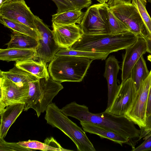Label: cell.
Returning a JSON list of instances; mask_svg holds the SVG:
<instances>
[{
    "label": "cell",
    "mask_w": 151,
    "mask_h": 151,
    "mask_svg": "<svg viewBox=\"0 0 151 151\" xmlns=\"http://www.w3.org/2000/svg\"><path fill=\"white\" fill-rule=\"evenodd\" d=\"M10 0H0V6H1L3 4L7 1Z\"/></svg>",
    "instance_id": "obj_38"
},
{
    "label": "cell",
    "mask_w": 151,
    "mask_h": 151,
    "mask_svg": "<svg viewBox=\"0 0 151 151\" xmlns=\"http://www.w3.org/2000/svg\"><path fill=\"white\" fill-rule=\"evenodd\" d=\"M140 129V135L138 140L151 133V115L146 117V126Z\"/></svg>",
    "instance_id": "obj_33"
},
{
    "label": "cell",
    "mask_w": 151,
    "mask_h": 151,
    "mask_svg": "<svg viewBox=\"0 0 151 151\" xmlns=\"http://www.w3.org/2000/svg\"><path fill=\"white\" fill-rule=\"evenodd\" d=\"M0 16L23 23L38 32L35 23V15L24 0L6 1L0 6Z\"/></svg>",
    "instance_id": "obj_11"
},
{
    "label": "cell",
    "mask_w": 151,
    "mask_h": 151,
    "mask_svg": "<svg viewBox=\"0 0 151 151\" xmlns=\"http://www.w3.org/2000/svg\"><path fill=\"white\" fill-rule=\"evenodd\" d=\"M0 22L5 27L38 40L39 33L28 26L20 22L11 20L0 16Z\"/></svg>",
    "instance_id": "obj_25"
},
{
    "label": "cell",
    "mask_w": 151,
    "mask_h": 151,
    "mask_svg": "<svg viewBox=\"0 0 151 151\" xmlns=\"http://www.w3.org/2000/svg\"><path fill=\"white\" fill-rule=\"evenodd\" d=\"M137 37L128 31L114 34L87 35L83 33L70 49L109 54L129 47L135 42Z\"/></svg>",
    "instance_id": "obj_2"
},
{
    "label": "cell",
    "mask_w": 151,
    "mask_h": 151,
    "mask_svg": "<svg viewBox=\"0 0 151 151\" xmlns=\"http://www.w3.org/2000/svg\"><path fill=\"white\" fill-rule=\"evenodd\" d=\"M45 111V119L47 123L58 128L70 138L78 151H96L85 132L69 119L55 103L49 104Z\"/></svg>",
    "instance_id": "obj_4"
},
{
    "label": "cell",
    "mask_w": 151,
    "mask_h": 151,
    "mask_svg": "<svg viewBox=\"0 0 151 151\" xmlns=\"http://www.w3.org/2000/svg\"><path fill=\"white\" fill-rule=\"evenodd\" d=\"M150 73L144 59L141 56L133 68L130 78L133 81L137 91L141 83L147 77Z\"/></svg>",
    "instance_id": "obj_24"
},
{
    "label": "cell",
    "mask_w": 151,
    "mask_h": 151,
    "mask_svg": "<svg viewBox=\"0 0 151 151\" xmlns=\"http://www.w3.org/2000/svg\"><path fill=\"white\" fill-rule=\"evenodd\" d=\"M6 45L7 48L36 49L38 43L37 40L33 37L13 31L10 41Z\"/></svg>",
    "instance_id": "obj_20"
},
{
    "label": "cell",
    "mask_w": 151,
    "mask_h": 151,
    "mask_svg": "<svg viewBox=\"0 0 151 151\" xmlns=\"http://www.w3.org/2000/svg\"><path fill=\"white\" fill-rule=\"evenodd\" d=\"M145 38L138 36L137 40L132 45L125 49L122 66V82L130 78L132 70L140 58L147 52Z\"/></svg>",
    "instance_id": "obj_14"
},
{
    "label": "cell",
    "mask_w": 151,
    "mask_h": 151,
    "mask_svg": "<svg viewBox=\"0 0 151 151\" xmlns=\"http://www.w3.org/2000/svg\"><path fill=\"white\" fill-rule=\"evenodd\" d=\"M108 16L107 34H117L129 31L128 28L116 17L109 7L108 9Z\"/></svg>",
    "instance_id": "obj_28"
},
{
    "label": "cell",
    "mask_w": 151,
    "mask_h": 151,
    "mask_svg": "<svg viewBox=\"0 0 151 151\" xmlns=\"http://www.w3.org/2000/svg\"><path fill=\"white\" fill-rule=\"evenodd\" d=\"M0 114L7 106L25 103L29 89V83L22 85L0 76Z\"/></svg>",
    "instance_id": "obj_10"
},
{
    "label": "cell",
    "mask_w": 151,
    "mask_h": 151,
    "mask_svg": "<svg viewBox=\"0 0 151 151\" xmlns=\"http://www.w3.org/2000/svg\"><path fill=\"white\" fill-rule=\"evenodd\" d=\"M151 85V70L137 91L134 101L125 115L140 128L146 126L148 96Z\"/></svg>",
    "instance_id": "obj_8"
},
{
    "label": "cell",
    "mask_w": 151,
    "mask_h": 151,
    "mask_svg": "<svg viewBox=\"0 0 151 151\" xmlns=\"http://www.w3.org/2000/svg\"><path fill=\"white\" fill-rule=\"evenodd\" d=\"M52 27L53 38L61 48L70 49L83 34L79 24L60 25L52 23Z\"/></svg>",
    "instance_id": "obj_13"
},
{
    "label": "cell",
    "mask_w": 151,
    "mask_h": 151,
    "mask_svg": "<svg viewBox=\"0 0 151 151\" xmlns=\"http://www.w3.org/2000/svg\"><path fill=\"white\" fill-rule=\"evenodd\" d=\"M148 1L151 4V0H148Z\"/></svg>",
    "instance_id": "obj_40"
},
{
    "label": "cell",
    "mask_w": 151,
    "mask_h": 151,
    "mask_svg": "<svg viewBox=\"0 0 151 151\" xmlns=\"http://www.w3.org/2000/svg\"><path fill=\"white\" fill-rule=\"evenodd\" d=\"M73 5L75 9L81 10L84 8L88 7L91 4V0H68Z\"/></svg>",
    "instance_id": "obj_32"
},
{
    "label": "cell",
    "mask_w": 151,
    "mask_h": 151,
    "mask_svg": "<svg viewBox=\"0 0 151 151\" xmlns=\"http://www.w3.org/2000/svg\"><path fill=\"white\" fill-rule=\"evenodd\" d=\"M144 38H145L146 43L147 52L151 54V40L149 39L147 36Z\"/></svg>",
    "instance_id": "obj_36"
},
{
    "label": "cell",
    "mask_w": 151,
    "mask_h": 151,
    "mask_svg": "<svg viewBox=\"0 0 151 151\" xmlns=\"http://www.w3.org/2000/svg\"><path fill=\"white\" fill-rule=\"evenodd\" d=\"M14 65L39 78L47 79L50 77L47 69L46 63L43 61H37L32 59L16 62Z\"/></svg>",
    "instance_id": "obj_18"
},
{
    "label": "cell",
    "mask_w": 151,
    "mask_h": 151,
    "mask_svg": "<svg viewBox=\"0 0 151 151\" xmlns=\"http://www.w3.org/2000/svg\"><path fill=\"white\" fill-rule=\"evenodd\" d=\"M85 12L75 9L52 16V23L57 24L68 25L80 24L83 17Z\"/></svg>",
    "instance_id": "obj_22"
},
{
    "label": "cell",
    "mask_w": 151,
    "mask_h": 151,
    "mask_svg": "<svg viewBox=\"0 0 151 151\" xmlns=\"http://www.w3.org/2000/svg\"><path fill=\"white\" fill-rule=\"evenodd\" d=\"M151 115V85L149 92L146 111L147 117Z\"/></svg>",
    "instance_id": "obj_35"
},
{
    "label": "cell",
    "mask_w": 151,
    "mask_h": 151,
    "mask_svg": "<svg viewBox=\"0 0 151 151\" xmlns=\"http://www.w3.org/2000/svg\"><path fill=\"white\" fill-rule=\"evenodd\" d=\"M0 76L22 85L38 80L40 79L15 65L8 71H4L0 70Z\"/></svg>",
    "instance_id": "obj_21"
},
{
    "label": "cell",
    "mask_w": 151,
    "mask_h": 151,
    "mask_svg": "<svg viewBox=\"0 0 151 151\" xmlns=\"http://www.w3.org/2000/svg\"><path fill=\"white\" fill-rule=\"evenodd\" d=\"M147 59L148 60L151 62V55H149L147 56Z\"/></svg>",
    "instance_id": "obj_39"
},
{
    "label": "cell",
    "mask_w": 151,
    "mask_h": 151,
    "mask_svg": "<svg viewBox=\"0 0 151 151\" xmlns=\"http://www.w3.org/2000/svg\"><path fill=\"white\" fill-rule=\"evenodd\" d=\"M107 3H98L89 7L79 24L84 34H107L108 9Z\"/></svg>",
    "instance_id": "obj_6"
},
{
    "label": "cell",
    "mask_w": 151,
    "mask_h": 151,
    "mask_svg": "<svg viewBox=\"0 0 151 151\" xmlns=\"http://www.w3.org/2000/svg\"><path fill=\"white\" fill-rule=\"evenodd\" d=\"M83 130L86 132L95 134L102 138H106L118 143L121 146L127 144L134 148V143L128 138L113 131L96 124L87 122H80Z\"/></svg>",
    "instance_id": "obj_16"
},
{
    "label": "cell",
    "mask_w": 151,
    "mask_h": 151,
    "mask_svg": "<svg viewBox=\"0 0 151 151\" xmlns=\"http://www.w3.org/2000/svg\"><path fill=\"white\" fill-rule=\"evenodd\" d=\"M67 116L76 118L80 122H87L96 124L113 131L129 139H139L140 130L136 127L134 124L125 115L118 116L104 111L99 113L90 112L84 105L73 101L60 109Z\"/></svg>",
    "instance_id": "obj_1"
},
{
    "label": "cell",
    "mask_w": 151,
    "mask_h": 151,
    "mask_svg": "<svg viewBox=\"0 0 151 151\" xmlns=\"http://www.w3.org/2000/svg\"><path fill=\"white\" fill-rule=\"evenodd\" d=\"M35 23L40 36L37 40L38 45L36 49V55L34 60L46 63L50 62L61 48L54 40L52 30L36 15Z\"/></svg>",
    "instance_id": "obj_7"
},
{
    "label": "cell",
    "mask_w": 151,
    "mask_h": 151,
    "mask_svg": "<svg viewBox=\"0 0 151 151\" xmlns=\"http://www.w3.org/2000/svg\"><path fill=\"white\" fill-rule=\"evenodd\" d=\"M35 150L23 147L17 143L9 142L0 138V151H33Z\"/></svg>",
    "instance_id": "obj_29"
},
{
    "label": "cell",
    "mask_w": 151,
    "mask_h": 151,
    "mask_svg": "<svg viewBox=\"0 0 151 151\" xmlns=\"http://www.w3.org/2000/svg\"><path fill=\"white\" fill-rule=\"evenodd\" d=\"M52 0L54 2L57 7V14L75 9L72 4L68 0Z\"/></svg>",
    "instance_id": "obj_30"
},
{
    "label": "cell",
    "mask_w": 151,
    "mask_h": 151,
    "mask_svg": "<svg viewBox=\"0 0 151 151\" xmlns=\"http://www.w3.org/2000/svg\"><path fill=\"white\" fill-rule=\"evenodd\" d=\"M93 60L81 57L55 56L50 62L48 70L50 77L55 81L61 83L80 82Z\"/></svg>",
    "instance_id": "obj_3"
},
{
    "label": "cell",
    "mask_w": 151,
    "mask_h": 151,
    "mask_svg": "<svg viewBox=\"0 0 151 151\" xmlns=\"http://www.w3.org/2000/svg\"><path fill=\"white\" fill-rule=\"evenodd\" d=\"M120 69L119 62L115 56H109L105 61L104 76L107 80L108 88L107 105L106 111L111 106L118 91L119 85L117 83V76Z\"/></svg>",
    "instance_id": "obj_15"
},
{
    "label": "cell",
    "mask_w": 151,
    "mask_h": 151,
    "mask_svg": "<svg viewBox=\"0 0 151 151\" xmlns=\"http://www.w3.org/2000/svg\"><path fill=\"white\" fill-rule=\"evenodd\" d=\"M100 3H107L109 0H96Z\"/></svg>",
    "instance_id": "obj_37"
},
{
    "label": "cell",
    "mask_w": 151,
    "mask_h": 151,
    "mask_svg": "<svg viewBox=\"0 0 151 151\" xmlns=\"http://www.w3.org/2000/svg\"><path fill=\"white\" fill-rule=\"evenodd\" d=\"M24 104L16 103L7 106L0 114V138L5 137L9 129L24 108Z\"/></svg>",
    "instance_id": "obj_17"
},
{
    "label": "cell",
    "mask_w": 151,
    "mask_h": 151,
    "mask_svg": "<svg viewBox=\"0 0 151 151\" xmlns=\"http://www.w3.org/2000/svg\"><path fill=\"white\" fill-rule=\"evenodd\" d=\"M137 8L145 24L148 38L151 40V18L146 9V0H131Z\"/></svg>",
    "instance_id": "obj_27"
},
{
    "label": "cell",
    "mask_w": 151,
    "mask_h": 151,
    "mask_svg": "<svg viewBox=\"0 0 151 151\" xmlns=\"http://www.w3.org/2000/svg\"><path fill=\"white\" fill-rule=\"evenodd\" d=\"M131 0H109L107 3L109 7L117 4L131 3Z\"/></svg>",
    "instance_id": "obj_34"
},
{
    "label": "cell",
    "mask_w": 151,
    "mask_h": 151,
    "mask_svg": "<svg viewBox=\"0 0 151 151\" xmlns=\"http://www.w3.org/2000/svg\"><path fill=\"white\" fill-rule=\"evenodd\" d=\"M145 141L139 145L132 150V151L151 150V133L143 138Z\"/></svg>",
    "instance_id": "obj_31"
},
{
    "label": "cell",
    "mask_w": 151,
    "mask_h": 151,
    "mask_svg": "<svg viewBox=\"0 0 151 151\" xmlns=\"http://www.w3.org/2000/svg\"><path fill=\"white\" fill-rule=\"evenodd\" d=\"M36 55V49H0V60L7 62L14 61L17 62L29 59H34Z\"/></svg>",
    "instance_id": "obj_19"
},
{
    "label": "cell",
    "mask_w": 151,
    "mask_h": 151,
    "mask_svg": "<svg viewBox=\"0 0 151 151\" xmlns=\"http://www.w3.org/2000/svg\"><path fill=\"white\" fill-rule=\"evenodd\" d=\"M116 17L135 35L147 36L146 28L137 8L131 3L122 4L109 7Z\"/></svg>",
    "instance_id": "obj_9"
},
{
    "label": "cell",
    "mask_w": 151,
    "mask_h": 151,
    "mask_svg": "<svg viewBox=\"0 0 151 151\" xmlns=\"http://www.w3.org/2000/svg\"><path fill=\"white\" fill-rule=\"evenodd\" d=\"M109 54L105 52L81 51L66 48H61L55 56H71L83 57L93 60H105Z\"/></svg>",
    "instance_id": "obj_26"
},
{
    "label": "cell",
    "mask_w": 151,
    "mask_h": 151,
    "mask_svg": "<svg viewBox=\"0 0 151 151\" xmlns=\"http://www.w3.org/2000/svg\"><path fill=\"white\" fill-rule=\"evenodd\" d=\"M18 143L23 147L35 150L57 151L60 148L59 144L52 137L47 138L43 143L36 140H29L20 141Z\"/></svg>",
    "instance_id": "obj_23"
},
{
    "label": "cell",
    "mask_w": 151,
    "mask_h": 151,
    "mask_svg": "<svg viewBox=\"0 0 151 151\" xmlns=\"http://www.w3.org/2000/svg\"><path fill=\"white\" fill-rule=\"evenodd\" d=\"M28 83L29 93L24 111H27L32 108L39 117L63 87L61 83L54 81L51 77L47 79L40 78Z\"/></svg>",
    "instance_id": "obj_5"
},
{
    "label": "cell",
    "mask_w": 151,
    "mask_h": 151,
    "mask_svg": "<svg viewBox=\"0 0 151 151\" xmlns=\"http://www.w3.org/2000/svg\"><path fill=\"white\" fill-rule=\"evenodd\" d=\"M136 92L135 86L131 78L122 82L111 106L105 111L116 116L125 115L134 101Z\"/></svg>",
    "instance_id": "obj_12"
}]
</instances>
